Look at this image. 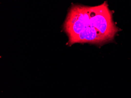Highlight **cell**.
Listing matches in <instances>:
<instances>
[{"label": "cell", "instance_id": "6da1fadb", "mask_svg": "<svg viewBox=\"0 0 131 98\" xmlns=\"http://www.w3.org/2000/svg\"><path fill=\"white\" fill-rule=\"evenodd\" d=\"M113 14L106 2L95 6L73 5L63 26L68 45L76 43L101 45L112 41L119 31Z\"/></svg>", "mask_w": 131, "mask_h": 98}]
</instances>
